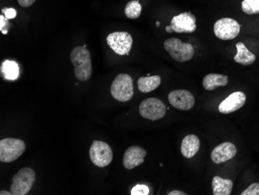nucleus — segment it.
Wrapping results in <instances>:
<instances>
[{"mask_svg": "<svg viewBox=\"0 0 259 195\" xmlns=\"http://www.w3.org/2000/svg\"><path fill=\"white\" fill-rule=\"evenodd\" d=\"M70 59L74 66L75 77L81 82L90 80L92 75V60L90 52L85 47L78 46L71 52Z\"/></svg>", "mask_w": 259, "mask_h": 195, "instance_id": "obj_1", "label": "nucleus"}, {"mask_svg": "<svg viewBox=\"0 0 259 195\" xmlns=\"http://www.w3.org/2000/svg\"><path fill=\"white\" fill-rule=\"evenodd\" d=\"M164 48L170 56L176 62H185L191 60L194 56L195 50L191 44L183 43L176 37L167 39L164 42Z\"/></svg>", "mask_w": 259, "mask_h": 195, "instance_id": "obj_2", "label": "nucleus"}, {"mask_svg": "<svg viewBox=\"0 0 259 195\" xmlns=\"http://www.w3.org/2000/svg\"><path fill=\"white\" fill-rule=\"evenodd\" d=\"M110 94L116 100L126 102L133 97L134 86L132 76L126 73L119 74L112 83Z\"/></svg>", "mask_w": 259, "mask_h": 195, "instance_id": "obj_3", "label": "nucleus"}, {"mask_svg": "<svg viewBox=\"0 0 259 195\" xmlns=\"http://www.w3.org/2000/svg\"><path fill=\"white\" fill-rule=\"evenodd\" d=\"M35 179L36 174L33 170L29 167L22 168L12 179L10 190L14 195H26L31 189Z\"/></svg>", "mask_w": 259, "mask_h": 195, "instance_id": "obj_4", "label": "nucleus"}, {"mask_svg": "<svg viewBox=\"0 0 259 195\" xmlns=\"http://www.w3.org/2000/svg\"><path fill=\"white\" fill-rule=\"evenodd\" d=\"M26 145L20 139L7 138L0 141V161L11 163L20 158L25 151Z\"/></svg>", "mask_w": 259, "mask_h": 195, "instance_id": "obj_5", "label": "nucleus"}, {"mask_svg": "<svg viewBox=\"0 0 259 195\" xmlns=\"http://www.w3.org/2000/svg\"><path fill=\"white\" fill-rule=\"evenodd\" d=\"M113 151L110 145L102 141H93L90 148L92 163L98 167H106L113 160Z\"/></svg>", "mask_w": 259, "mask_h": 195, "instance_id": "obj_6", "label": "nucleus"}, {"mask_svg": "<svg viewBox=\"0 0 259 195\" xmlns=\"http://www.w3.org/2000/svg\"><path fill=\"white\" fill-rule=\"evenodd\" d=\"M139 113L141 117L148 120H159L165 115L166 107L159 99L150 97L141 102Z\"/></svg>", "mask_w": 259, "mask_h": 195, "instance_id": "obj_7", "label": "nucleus"}, {"mask_svg": "<svg viewBox=\"0 0 259 195\" xmlns=\"http://www.w3.org/2000/svg\"><path fill=\"white\" fill-rule=\"evenodd\" d=\"M109 47L119 55H128L133 45V38L128 32H113L107 36Z\"/></svg>", "mask_w": 259, "mask_h": 195, "instance_id": "obj_8", "label": "nucleus"}, {"mask_svg": "<svg viewBox=\"0 0 259 195\" xmlns=\"http://www.w3.org/2000/svg\"><path fill=\"white\" fill-rule=\"evenodd\" d=\"M240 30L239 23L231 18L220 19L213 26L215 35L221 40H232L239 34Z\"/></svg>", "mask_w": 259, "mask_h": 195, "instance_id": "obj_9", "label": "nucleus"}, {"mask_svg": "<svg viewBox=\"0 0 259 195\" xmlns=\"http://www.w3.org/2000/svg\"><path fill=\"white\" fill-rule=\"evenodd\" d=\"M170 26L176 33H193L196 30V17L191 12L182 13L172 17Z\"/></svg>", "mask_w": 259, "mask_h": 195, "instance_id": "obj_10", "label": "nucleus"}, {"mask_svg": "<svg viewBox=\"0 0 259 195\" xmlns=\"http://www.w3.org/2000/svg\"><path fill=\"white\" fill-rule=\"evenodd\" d=\"M168 99L170 104L179 110H190L195 104L194 96L186 90H173L168 94Z\"/></svg>", "mask_w": 259, "mask_h": 195, "instance_id": "obj_11", "label": "nucleus"}, {"mask_svg": "<svg viewBox=\"0 0 259 195\" xmlns=\"http://www.w3.org/2000/svg\"><path fill=\"white\" fill-rule=\"evenodd\" d=\"M147 155L145 149L138 145L129 147L123 157V164L125 168L132 170L145 162Z\"/></svg>", "mask_w": 259, "mask_h": 195, "instance_id": "obj_12", "label": "nucleus"}, {"mask_svg": "<svg viewBox=\"0 0 259 195\" xmlns=\"http://www.w3.org/2000/svg\"><path fill=\"white\" fill-rule=\"evenodd\" d=\"M246 95L243 92H234L220 104V113H231L241 109L246 102Z\"/></svg>", "mask_w": 259, "mask_h": 195, "instance_id": "obj_13", "label": "nucleus"}, {"mask_svg": "<svg viewBox=\"0 0 259 195\" xmlns=\"http://www.w3.org/2000/svg\"><path fill=\"white\" fill-rule=\"evenodd\" d=\"M237 154V148L231 142H224L213 148L211 153V160L214 164H220L227 162L234 158Z\"/></svg>", "mask_w": 259, "mask_h": 195, "instance_id": "obj_14", "label": "nucleus"}, {"mask_svg": "<svg viewBox=\"0 0 259 195\" xmlns=\"http://www.w3.org/2000/svg\"><path fill=\"white\" fill-rule=\"evenodd\" d=\"M199 147H200V141L196 135H186L182 142V154L185 158H193L199 151Z\"/></svg>", "mask_w": 259, "mask_h": 195, "instance_id": "obj_15", "label": "nucleus"}, {"mask_svg": "<svg viewBox=\"0 0 259 195\" xmlns=\"http://www.w3.org/2000/svg\"><path fill=\"white\" fill-rule=\"evenodd\" d=\"M228 84V77L218 73H210L205 75L203 80V88L208 91L215 90L218 87H225Z\"/></svg>", "mask_w": 259, "mask_h": 195, "instance_id": "obj_16", "label": "nucleus"}, {"mask_svg": "<svg viewBox=\"0 0 259 195\" xmlns=\"http://www.w3.org/2000/svg\"><path fill=\"white\" fill-rule=\"evenodd\" d=\"M232 180L229 179H224L218 176H215L212 180V187L214 195H230L232 192Z\"/></svg>", "mask_w": 259, "mask_h": 195, "instance_id": "obj_17", "label": "nucleus"}, {"mask_svg": "<svg viewBox=\"0 0 259 195\" xmlns=\"http://www.w3.org/2000/svg\"><path fill=\"white\" fill-rule=\"evenodd\" d=\"M236 48L238 53L234 57V60L237 63L243 65H249L255 62V55L247 49L244 43L238 42L237 43Z\"/></svg>", "mask_w": 259, "mask_h": 195, "instance_id": "obj_18", "label": "nucleus"}, {"mask_svg": "<svg viewBox=\"0 0 259 195\" xmlns=\"http://www.w3.org/2000/svg\"><path fill=\"white\" fill-rule=\"evenodd\" d=\"M161 77L159 75H151V76H143L138 80V90L144 93H150L156 90L161 85Z\"/></svg>", "mask_w": 259, "mask_h": 195, "instance_id": "obj_19", "label": "nucleus"}, {"mask_svg": "<svg viewBox=\"0 0 259 195\" xmlns=\"http://www.w3.org/2000/svg\"><path fill=\"white\" fill-rule=\"evenodd\" d=\"M1 73L7 80H15L19 77L18 64L14 61L5 60L1 65Z\"/></svg>", "mask_w": 259, "mask_h": 195, "instance_id": "obj_20", "label": "nucleus"}, {"mask_svg": "<svg viewBox=\"0 0 259 195\" xmlns=\"http://www.w3.org/2000/svg\"><path fill=\"white\" fill-rule=\"evenodd\" d=\"M142 11V7L138 0H132L127 3L124 9L126 17L132 20L139 18Z\"/></svg>", "mask_w": 259, "mask_h": 195, "instance_id": "obj_21", "label": "nucleus"}, {"mask_svg": "<svg viewBox=\"0 0 259 195\" xmlns=\"http://www.w3.org/2000/svg\"><path fill=\"white\" fill-rule=\"evenodd\" d=\"M241 9L244 14H259V0H244L241 4Z\"/></svg>", "mask_w": 259, "mask_h": 195, "instance_id": "obj_22", "label": "nucleus"}, {"mask_svg": "<svg viewBox=\"0 0 259 195\" xmlns=\"http://www.w3.org/2000/svg\"><path fill=\"white\" fill-rule=\"evenodd\" d=\"M132 195H148L149 194V188L144 184H138L132 190Z\"/></svg>", "mask_w": 259, "mask_h": 195, "instance_id": "obj_23", "label": "nucleus"}, {"mask_svg": "<svg viewBox=\"0 0 259 195\" xmlns=\"http://www.w3.org/2000/svg\"><path fill=\"white\" fill-rule=\"evenodd\" d=\"M241 195H259V183H253L244 190Z\"/></svg>", "mask_w": 259, "mask_h": 195, "instance_id": "obj_24", "label": "nucleus"}, {"mask_svg": "<svg viewBox=\"0 0 259 195\" xmlns=\"http://www.w3.org/2000/svg\"><path fill=\"white\" fill-rule=\"evenodd\" d=\"M2 12L5 14L6 18L7 20L15 18L17 16V10L14 8H5L2 10Z\"/></svg>", "mask_w": 259, "mask_h": 195, "instance_id": "obj_25", "label": "nucleus"}, {"mask_svg": "<svg viewBox=\"0 0 259 195\" xmlns=\"http://www.w3.org/2000/svg\"><path fill=\"white\" fill-rule=\"evenodd\" d=\"M17 2L22 7H29L33 5L36 0H17Z\"/></svg>", "mask_w": 259, "mask_h": 195, "instance_id": "obj_26", "label": "nucleus"}, {"mask_svg": "<svg viewBox=\"0 0 259 195\" xmlns=\"http://www.w3.org/2000/svg\"><path fill=\"white\" fill-rule=\"evenodd\" d=\"M7 18H5L4 16H0V30H1V31L4 30V27L7 25Z\"/></svg>", "mask_w": 259, "mask_h": 195, "instance_id": "obj_27", "label": "nucleus"}, {"mask_svg": "<svg viewBox=\"0 0 259 195\" xmlns=\"http://www.w3.org/2000/svg\"><path fill=\"white\" fill-rule=\"evenodd\" d=\"M168 195H186L185 192L181 191V190H172L168 193Z\"/></svg>", "mask_w": 259, "mask_h": 195, "instance_id": "obj_28", "label": "nucleus"}, {"mask_svg": "<svg viewBox=\"0 0 259 195\" xmlns=\"http://www.w3.org/2000/svg\"><path fill=\"white\" fill-rule=\"evenodd\" d=\"M0 194H1V195H4V194L14 195V194H13V193H12L11 191L9 192V191H7V190H1V191H0Z\"/></svg>", "mask_w": 259, "mask_h": 195, "instance_id": "obj_29", "label": "nucleus"}, {"mask_svg": "<svg viewBox=\"0 0 259 195\" xmlns=\"http://www.w3.org/2000/svg\"><path fill=\"white\" fill-rule=\"evenodd\" d=\"M165 30H166V31L168 32V33H172L173 30L172 28H171V26H167L166 27H165Z\"/></svg>", "mask_w": 259, "mask_h": 195, "instance_id": "obj_30", "label": "nucleus"}, {"mask_svg": "<svg viewBox=\"0 0 259 195\" xmlns=\"http://www.w3.org/2000/svg\"><path fill=\"white\" fill-rule=\"evenodd\" d=\"M156 25H157V27H159V25H160L159 22H157Z\"/></svg>", "mask_w": 259, "mask_h": 195, "instance_id": "obj_31", "label": "nucleus"}]
</instances>
